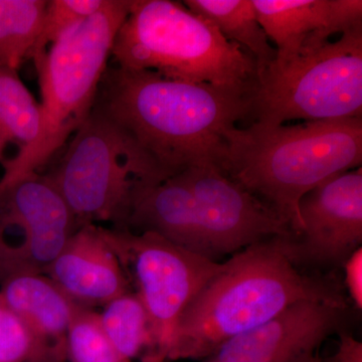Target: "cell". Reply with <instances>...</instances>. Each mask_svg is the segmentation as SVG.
Masks as SVG:
<instances>
[{
  "label": "cell",
  "instance_id": "ac0fdd59",
  "mask_svg": "<svg viewBox=\"0 0 362 362\" xmlns=\"http://www.w3.org/2000/svg\"><path fill=\"white\" fill-rule=\"evenodd\" d=\"M98 314L105 334L124 358L133 362L151 351L148 316L134 292L115 298Z\"/></svg>",
  "mask_w": 362,
  "mask_h": 362
},
{
  "label": "cell",
  "instance_id": "277c9868",
  "mask_svg": "<svg viewBox=\"0 0 362 362\" xmlns=\"http://www.w3.org/2000/svg\"><path fill=\"white\" fill-rule=\"evenodd\" d=\"M131 4L132 0H107L98 13L73 26L33 59L42 95L39 134L13 158L4 161L0 187L37 173L87 120Z\"/></svg>",
  "mask_w": 362,
  "mask_h": 362
},
{
  "label": "cell",
  "instance_id": "5bb4252c",
  "mask_svg": "<svg viewBox=\"0 0 362 362\" xmlns=\"http://www.w3.org/2000/svg\"><path fill=\"white\" fill-rule=\"evenodd\" d=\"M45 275L76 304L85 308L103 307L131 291L108 230L98 225L77 228Z\"/></svg>",
  "mask_w": 362,
  "mask_h": 362
},
{
  "label": "cell",
  "instance_id": "4fadbf2b",
  "mask_svg": "<svg viewBox=\"0 0 362 362\" xmlns=\"http://www.w3.org/2000/svg\"><path fill=\"white\" fill-rule=\"evenodd\" d=\"M252 1L259 25L276 45L274 65L315 51L332 35L362 28L361 0Z\"/></svg>",
  "mask_w": 362,
  "mask_h": 362
},
{
  "label": "cell",
  "instance_id": "83f0119b",
  "mask_svg": "<svg viewBox=\"0 0 362 362\" xmlns=\"http://www.w3.org/2000/svg\"><path fill=\"white\" fill-rule=\"evenodd\" d=\"M314 362H323V361H321L320 357H318V358H317L316 361Z\"/></svg>",
  "mask_w": 362,
  "mask_h": 362
},
{
  "label": "cell",
  "instance_id": "603a6c76",
  "mask_svg": "<svg viewBox=\"0 0 362 362\" xmlns=\"http://www.w3.org/2000/svg\"><path fill=\"white\" fill-rule=\"evenodd\" d=\"M49 354L0 297V362H30Z\"/></svg>",
  "mask_w": 362,
  "mask_h": 362
},
{
  "label": "cell",
  "instance_id": "5b68a950",
  "mask_svg": "<svg viewBox=\"0 0 362 362\" xmlns=\"http://www.w3.org/2000/svg\"><path fill=\"white\" fill-rule=\"evenodd\" d=\"M111 56L120 68L151 71L169 80L247 95L258 84L256 62L249 52L170 0H132Z\"/></svg>",
  "mask_w": 362,
  "mask_h": 362
},
{
  "label": "cell",
  "instance_id": "7c38bea8",
  "mask_svg": "<svg viewBox=\"0 0 362 362\" xmlns=\"http://www.w3.org/2000/svg\"><path fill=\"white\" fill-rule=\"evenodd\" d=\"M349 308L301 301L225 343L204 362H314L321 344L344 330Z\"/></svg>",
  "mask_w": 362,
  "mask_h": 362
},
{
  "label": "cell",
  "instance_id": "6da1fadb",
  "mask_svg": "<svg viewBox=\"0 0 362 362\" xmlns=\"http://www.w3.org/2000/svg\"><path fill=\"white\" fill-rule=\"evenodd\" d=\"M95 107L122 128L161 182L192 168L220 169L228 136L250 117L251 95L107 66Z\"/></svg>",
  "mask_w": 362,
  "mask_h": 362
},
{
  "label": "cell",
  "instance_id": "ffe728a7",
  "mask_svg": "<svg viewBox=\"0 0 362 362\" xmlns=\"http://www.w3.org/2000/svg\"><path fill=\"white\" fill-rule=\"evenodd\" d=\"M40 104L25 87L18 70L0 65V133L20 150L39 134Z\"/></svg>",
  "mask_w": 362,
  "mask_h": 362
},
{
  "label": "cell",
  "instance_id": "8fae6325",
  "mask_svg": "<svg viewBox=\"0 0 362 362\" xmlns=\"http://www.w3.org/2000/svg\"><path fill=\"white\" fill-rule=\"evenodd\" d=\"M194 195L211 259L291 235L273 209L214 166L192 168L177 175Z\"/></svg>",
  "mask_w": 362,
  "mask_h": 362
},
{
  "label": "cell",
  "instance_id": "d6986e66",
  "mask_svg": "<svg viewBox=\"0 0 362 362\" xmlns=\"http://www.w3.org/2000/svg\"><path fill=\"white\" fill-rule=\"evenodd\" d=\"M47 6L45 0H0V65L18 70L32 59Z\"/></svg>",
  "mask_w": 362,
  "mask_h": 362
},
{
  "label": "cell",
  "instance_id": "7402d4cb",
  "mask_svg": "<svg viewBox=\"0 0 362 362\" xmlns=\"http://www.w3.org/2000/svg\"><path fill=\"white\" fill-rule=\"evenodd\" d=\"M107 0H51L47 1L39 39L33 49L32 59L42 56L47 45L68 32L81 21L98 13Z\"/></svg>",
  "mask_w": 362,
  "mask_h": 362
},
{
  "label": "cell",
  "instance_id": "d4e9b609",
  "mask_svg": "<svg viewBox=\"0 0 362 362\" xmlns=\"http://www.w3.org/2000/svg\"><path fill=\"white\" fill-rule=\"evenodd\" d=\"M338 335L337 352L326 362H362V343L345 329L338 332Z\"/></svg>",
  "mask_w": 362,
  "mask_h": 362
},
{
  "label": "cell",
  "instance_id": "ba28073f",
  "mask_svg": "<svg viewBox=\"0 0 362 362\" xmlns=\"http://www.w3.org/2000/svg\"><path fill=\"white\" fill-rule=\"evenodd\" d=\"M107 230L148 316L152 349L144 356L165 362L181 316L223 263L182 249L156 233Z\"/></svg>",
  "mask_w": 362,
  "mask_h": 362
},
{
  "label": "cell",
  "instance_id": "44dd1931",
  "mask_svg": "<svg viewBox=\"0 0 362 362\" xmlns=\"http://www.w3.org/2000/svg\"><path fill=\"white\" fill-rule=\"evenodd\" d=\"M71 362H131L124 358L105 334L94 309L81 307L74 317L65 342Z\"/></svg>",
  "mask_w": 362,
  "mask_h": 362
},
{
  "label": "cell",
  "instance_id": "3957f363",
  "mask_svg": "<svg viewBox=\"0 0 362 362\" xmlns=\"http://www.w3.org/2000/svg\"><path fill=\"white\" fill-rule=\"evenodd\" d=\"M361 163L362 118H347L235 128L220 170L273 209L295 235L302 230L300 199Z\"/></svg>",
  "mask_w": 362,
  "mask_h": 362
},
{
  "label": "cell",
  "instance_id": "9a60e30c",
  "mask_svg": "<svg viewBox=\"0 0 362 362\" xmlns=\"http://www.w3.org/2000/svg\"><path fill=\"white\" fill-rule=\"evenodd\" d=\"M122 228L156 233L176 246L213 259L194 195L177 175L161 182H136Z\"/></svg>",
  "mask_w": 362,
  "mask_h": 362
},
{
  "label": "cell",
  "instance_id": "484cf974",
  "mask_svg": "<svg viewBox=\"0 0 362 362\" xmlns=\"http://www.w3.org/2000/svg\"><path fill=\"white\" fill-rule=\"evenodd\" d=\"M64 359L61 357L54 356V354H45L40 357H37L35 361L30 362H63Z\"/></svg>",
  "mask_w": 362,
  "mask_h": 362
},
{
  "label": "cell",
  "instance_id": "52a82bcc",
  "mask_svg": "<svg viewBox=\"0 0 362 362\" xmlns=\"http://www.w3.org/2000/svg\"><path fill=\"white\" fill-rule=\"evenodd\" d=\"M47 178L63 197L77 228L111 223L122 228L136 182L157 183L137 145L94 107Z\"/></svg>",
  "mask_w": 362,
  "mask_h": 362
},
{
  "label": "cell",
  "instance_id": "8992f818",
  "mask_svg": "<svg viewBox=\"0 0 362 362\" xmlns=\"http://www.w3.org/2000/svg\"><path fill=\"white\" fill-rule=\"evenodd\" d=\"M250 117L267 126L362 118V28L271 65L252 90Z\"/></svg>",
  "mask_w": 362,
  "mask_h": 362
},
{
  "label": "cell",
  "instance_id": "cb8c5ba5",
  "mask_svg": "<svg viewBox=\"0 0 362 362\" xmlns=\"http://www.w3.org/2000/svg\"><path fill=\"white\" fill-rule=\"evenodd\" d=\"M344 270V286L349 302L356 310L362 308V247L356 250L342 266Z\"/></svg>",
  "mask_w": 362,
  "mask_h": 362
},
{
  "label": "cell",
  "instance_id": "9c48e42d",
  "mask_svg": "<svg viewBox=\"0 0 362 362\" xmlns=\"http://www.w3.org/2000/svg\"><path fill=\"white\" fill-rule=\"evenodd\" d=\"M77 228L47 175L0 187V285L13 276L47 274Z\"/></svg>",
  "mask_w": 362,
  "mask_h": 362
},
{
  "label": "cell",
  "instance_id": "30bf717a",
  "mask_svg": "<svg viewBox=\"0 0 362 362\" xmlns=\"http://www.w3.org/2000/svg\"><path fill=\"white\" fill-rule=\"evenodd\" d=\"M302 230L284 235L288 257L301 270L342 268L362 244V168L330 178L300 199Z\"/></svg>",
  "mask_w": 362,
  "mask_h": 362
},
{
  "label": "cell",
  "instance_id": "7a4b0ae2",
  "mask_svg": "<svg viewBox=\"0 0 362 362\" xmlns=\"http://www.w3.org/2000/svg\"><path fill=\"white\" fill-rule=\"evenodd\" d=\"M324 302L349 308L333 274L301 270L283 237L257 243L223 263L181 316L168 359H206L225 343L271 320L293 304Z\"/></svg>",
  "mask_w": 362,
  "mask_h": 362
},
{
  "label": "cell",
  "instance_id": "e0dca14e",
  "mask_svg": "<svg viewBox=\"0 0 362 362\" xmlns=\"http://www.w3.org/2000/svg\"><path fill=\"white\" fill-rule=\"evenodd\" d=\"M182 4L251 54L258 80L275 62L277 52L259 25L252 0H185Z\"/></svg>",
  "mask_w": 362,
  "mask_h": 362
},
{
  "label": "cell",
  "instance_id": "2e32d148",
  "mask_svg": "<svg viewBox=\"0 0 362 362\" xmlns=\"http://www.w3.org/2000/svg\"><path fill=\"white\" fill-rule=\"evenodd\" d=\"M0 297L47 352L66 359V333L81 308L45 274L13 276L0 285Z\"/></svg>",
  "mask_w": 362,
  "mask_h": 362
},
{
  "label": "cell",
  "instance_id": "4316f807",
  "mask_svg": "<svg viewBox=\"0 0 362 362\" xmlns=\"http://www.w3.org/2000/svg\"><path fill=\"white\" fill-rule=\"evenodd\" d=\"M7 144H8V142H7L4 136L0 133V158H1L2 152L4 151V148H6Z\"/></svg>",
  "mask_w": 362,
  "mask_h": 362
}]
</instances>
